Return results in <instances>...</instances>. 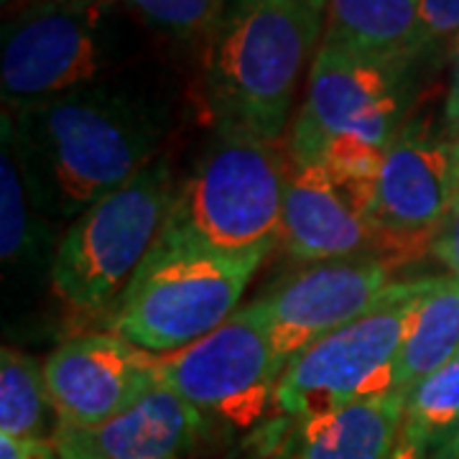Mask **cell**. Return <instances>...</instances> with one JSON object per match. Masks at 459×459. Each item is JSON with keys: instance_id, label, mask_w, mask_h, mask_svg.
<instances>
[{"instance_id": "5b68a950", "label": "cell", "mask_w": 459, "mask_h": 459, "mask_svg": "<svg viewBox=\"0 0 459 459\" xmlns=\"http://www.w3.org/2000/svg\"><path fill=\"white\" fill-rule=\"evenodd\" d=\"M171 199V171L164 161H153L126 186L95 202L56 247L54 294L72 312L95 314L115 307L156 246Z\"/></svg>"}, {"instance_id": "cb8c5ba5", "label": "cell", "mask_w": 459, "mask_h": 459, "mask_svg": "<svg viewBox=\"0 0 459 459\" xmlns=\"http://www.w3.org/2000/svg\"><path fill=\"white\" fill-rule=\"evenodd\" d=\"M54 442H29L0 434V459H41Z\"/></svg>"}, {"instance_id": "7402d4cb", "label": "cell", "mask_w": 459, "mask_h": 459, "mask_svg": "<svg viewBox=\"0 0 459 459\" xmlns=\"http://www.w3.org/2000/svg\"><path fill=\"white\" fill-rule=\"evenodd\" d=\"M421 41H437L459 33V0H419Z\"/></svg>"}, {"instance_id": "83f0119b", "label": "cell", "mask_w": 459, "mask_h": 459, "mask_svg": "<svg viewBox=\"0 0 459 459\" xmlns=\"http://www.w3.org/2000/svg\"><path fill=\"white\" fill-rule=\"evenodd\" d=\"M452 156H455V169H457V179H459V131L455 133V141H452Z\"/></svg>"}, {"instance_id": "6da1fadb", "label": "cell", "mask_w": 459, "mask_h": 459, "mask_svg": "<svg viewBox=\"0 0 459 459\" xmlns=\"http://www.w3.org/2000/svg\"><path fill=\"white\" fill-rule=\"evenodd\" d=\"M13 131L41 210L72 217L153 164L164 115L143 95L100 80L16 110Z\"/></svg>"}, {"instance_id": "30bf717a", "label": "cell", "mask_w": 459, "mask_h": 459, "mask_svg": "<svg viewBox=\"0 0 459 459\" xmlns=\"http://www.w3.org/2000/svg\"><path fill=\"white\" fill-rule=\"evenodd\" d=\"M457 189L452 143L419 126L401 128L373 184L370 220L377 261L419 258L434 246Z\"/></svg>"}, {"instance_id": "ac0fdd59", "label": "cell", "mask_w": 459, "mask_h": 459, "mask_svg": "<svg viewBox=\"0 0 459 459\" xmlns=\"http://www.w3.org/2000/svg\"><path fill=\"white\" fill-rule=\"evenodd\" d=\"M59 416L49 398L44 365L31 355L3 347L0 352V434L29 442H54Z\"/></svg>"}, {"instance_id": "ba28073f", "label": "cell", "mask_w": 459, "mask_h": 459, "mask_svg": "<svg viewBox=\"0 0 459 459\" xmlns=\"http://www.w3.org/2000/svg\"><path fill=\"white\" fill-rule=\"evenodd\" d=\"M161 383L179 394L199 416L247 429L276 403L281 365L271 319L258 299L225 325L181 350L159 355Z\"/></svg>"}, {"instance_id": "ffe728a7", "label": "cell", "mask_w": 459, "mask_h": 459, "mask_svg": "<svg viewBox=\"0 0 459 459\" xmlns=\"http://www.w3.org/2000/svg\"><path fill=\"white\" fill-rule=\"evenodd\" d=\"M31 186L18 153L16 131L3 115V153H0V253L3 263L18 261L31 240Z\"/></svg>"}, {"instance_id": "44dd1931", "label": "cell", "mask_w": 459, "mask_h": 459, "mask_svg": "<svg viewBox=\"0 0 459 459\" xmlns=\"http://www.w3.org/2000/svg\"><path fill=\"white\" fill-rule=\"evenodd\" d=\"M148 26L171 36L212 33L230 0H117Z\"/></svg>"}, {"instance_id": "4fadbf2b", "label": "cell", "mask_w": 459, "mask_h": 459, "mask_svg": "<svg viewBox=\"0 0 459 459\" xmlns=\"http://www.w3.org/2000/svg\"><path fill=\"white\" fill-rule=\"evenodd\" d=\"M373 184L347 179L325 164L289 166L279 240L299 261H347L376 250Z\"/></svg>"}, {"instance_id": "8992f818", "label": "cell", "mask_w": 459, "mask_h": 459, "mask_svg": "<svg viewBox=\"0 0 459 459\" xmlns=\"http://www.w3.org/2000/svg\"><path fill=\"white\" fill-rule=\"evenodd\" d=\"M113 54V0L23 5L3 26V102L23 110L100 82Z\"/></svg>"}, {"instance_id": "52a82bcc", "label": "cell", "mask_w": 459, "mask_h": 459, "mask_svg": "<svg viewBox=\"0 0 459 459\" xmlns=\"http://www.w3.org/2000/svg\"><path fill=\"white\" fill-rule=\"evenodd\" d=\"M416 291L419 281L394 283L377 309L299 352L281 373L276 406L309 421L360 398L395 394V360Z\"/></svg>"}, {"instance_id": "f1b7e54d", "label": "cell", "mask_w": 459, "mask_h": 459, "mask_svg": "<svg viewBox=\"0 0 459 459\" xmlns=\"http://www.w3.org/2000/svg\"><path fill=\"white\" fill-rule=\"evenodd\" d=\"M31 3H44V0H26V5H31Z\"/></svg>"}, {"instance_id": "8fae6325", "label": "cell", "mask_w": 459, "mask_h": 459, "mask_svg": "<svg viewBox=\"0 0 459 459\" xmlns=\"http://www.w3.org/2000/svg\"><path fill=\"white\" fill-rule=\"evenodd\" d=\"M44 377L65 427L105 424L161 383L159 355L117 334H84L56 347Z\"/></svg>"}, {"instance_id": "9a60e30c", "label": "cell", "mask_w": 459, "mask_h": 459, "mask_svg": "<svg viewBox=\"0 0 459 459\" xmlns=\"http://www.w3.org/2000/svg\"><path fill=\"white\" fill-rule=\"evenodd\" d=\"M403 413L406 395L383 394L296 421L286 459H388L401 442Z\"/></svg>"}, {"instance_id": "9c48e42d", "label": "cell", "mask_w": 459, "mask_h": 459, "mask_svg": "<svg viewBox=\"0 0 459 459\" xmlns=\"http://www.w3.org/2000/svg\"><path fill=\"white\" fill-rule=\"evenodd\" d=\"M403 72L406 66L383 65L322 39L291 135V161L316 164L340 138L385 153L403 115Z\"/></svg>"}, {"instance_id": "d4e9b609", "label": "cell", "mask_w": 459, "mask_h": 459, "mask_svg": "<svg viewBox=\"0 0 459 459\" xmlns=\"http://www.w3.org/2000/svg\"><path fill=\"white\" fill-rule=\"evenodd\" d=\"M444 123L452 133L459 131V41L457 54H455V72H452V84H449V95L444 105Z\"/></svg>"}, {"instance_id": "4316f807", "label": "cell", "mask_w": 459, "mask_h": 459, "mask_svg": "<svg viewBox=\"0 0 459 459\" xmlns=\"http://www.w3.org/2000/svg\"><path fill=\"white\" fill-rule=\"evenodd\" d=\"M431 459H459V431L444 444L442 449L437 455H431Z\"/></svg>"}, {"instance_id": "277c9868", "label": "cell", "mask_w": 459, "mask_h": 459, "mask_svg": "<svg viewBox=\"0 0 459 459\" xmlns=\"http://www.w3.org/2000/svg\"><path fill=\"white\" fill-rule=\"evenodd\" d=\"M271 247L220 253L156 243L115 304L113 334L156 355L197 342L235 314Z\"/></svg>"}, {"instance_id": "5bb4252c", "label": "cell", "mask_w": 459, "mask_h": 459, "mask_svg": "<svg viewBox=\"0 0 459 459\" xmlns=\"http://www.w3.org/2000/svg\"><path fill=\"white\" fill-rule=\"evenodd\" d=\"M202 424L197 409L159 383L135 406L105 424H59L54 446L62 459H174L197 439Z\"/></svg>"}, {"instance_id": "e0dca14e", "label": "cell", "mask_w": 459, "mask_h": 459, "mask_svg": "<svg viewBox=\"0 0 459 459\" xmlns=\"http://www.w3.org/2000/svg\"><path fill=\"white\" fill-rule=\"evenodd\" d=\"M457 352L459 279L452 273L419 279L409 332L395 360L394 391L406 395L416 383L437 373Z\"/></svg>"}, {"instance_id": "2e32d148", "label": "cell", "mask_w": 459, "mask_h": 459, "mask_svg": "<svg viewBox=\"0 0 459 459\" xmlns=\"http://www.w3.org/2000/svg\"><path fill=\"white\" fill-rule=\"evenodd\" d=\"M325 39L383 65L409 66L424 47L419 0H327Z\"/></svg>"}, {"instance_id": "484cf974", "label": "cell", "mask_w": 459, "mask_h": 459, "mask_svg": "<svg viewBox=\"0 0 459 459\" xmlns=\"http://www.w3.org/2000/svg\"><path fill=\"white\" fill-rule=\"evenodd\" d=\"M388 459H431V455H429V449H424L421 444L413 442V439L401 434V442H398V446L394 449V455Z\"/></svg>"}, {"instance_id": "3957f363", "label": "cell", "mask_w": 459, "mask_h": 459, "mask_svg": "<svg viewBox=\"0 0 459 459\" xmlns=\"http://www.w3.org/2000/svg\"><path fill=\"white\" fill-rule=\"evenodd\" d=\"M289 161L276 143L217 128L195 171L174 189L156 243L246 253L276 246Z\"/></svg>"}, {"instance_id": "7a4b0ae2", "label": "cell", "mask_w": 459, "mask_h": 459, "mask_svg": "<svg viewBox=\"0 0 459 459\" xmlns=\"http://www.w3.org/2000/svg\"><path fill=\"white\" fill-rule=\"evenodd\" d=\"M210 36L204 90L217 128L276 143L316 49V3L230 0Z\"/></svg>"}, {"instance_id": "7c38bea8", "label": "cell", "mask_w": 459, "mask_h": 459, "mask_svg": "<svg viewBox=\"0 0 459 459\" xmlns=\"http://www.w3.org/2000/svg\"><path fill=\"white\" fill-rule=\"evenodd\" d=\"M391 289V268L377 258H365L301 271L263 296L281 370L309 344L377 309Z\"/></svg>"}, {"instance_id": "603a6c76", "label": "cell", "mask_w": 459, "mask_h": 459, "mask_svg": "<svg viewBox=\"0 0 459 459\" xmlns=\"http://www.w3.org/2000/svg\"><path fill=\"white\" fill-rule=\"evenodd\" d=\"M431 253L449 268L452 276L459 279V179L457 189H455V199L449 204V212L444 217L442 230L431 246Z\"/></svg>"}, {"instance_id": "d6986e66", "label": "cell", "mask_w": 459, "mask_h": 459, "mask_svg": "<svg viewBox=\"0 0 459 459\" xmlns=\"http://www.w3.org/2000/svg\"><path fill=\"white\" fill-rule=\"evenodd\" d=\"M459 431V352L406 394L403 437L437 455Z\"/></svg>"}]
</instances>
